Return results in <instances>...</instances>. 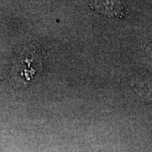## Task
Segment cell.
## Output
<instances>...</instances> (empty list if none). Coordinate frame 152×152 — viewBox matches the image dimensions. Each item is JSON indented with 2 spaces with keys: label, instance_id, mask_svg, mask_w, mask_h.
<instances>
[{
  "label": "cell",
  "instance_id": "6da1fadb",
  "mask_svg": "<svg viewBox=\"0 0 152 152\" xmlns=\"http://www.w3.org/2000/svg\"><path fill=\"white\" fill-rule=\"evenodd\" d=\"M147 52H148V53H149V54H151V56H152V43L149 45V47H148Z\"/></svg>",
  "mask_w": 152,
  "mask_h": 152
}]
</instances>
